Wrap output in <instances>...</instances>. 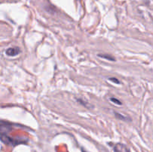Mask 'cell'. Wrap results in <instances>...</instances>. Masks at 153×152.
I'll return each mask as SVG.
<instances>
[{"instance_id":"cell-1","label":"cell","mask_w":153,"mask_h":152,"mask_svg":"<svg viewBox=\"0 0 153 152\" xmlns=\"http://www.w3.org/2000/svg\"><path fill=\"white\" fill-rule=\"evenodd\" d=\"M13 125L6 121L0 120V140L4 144L10 146L18 145L20 144H26L28 139L23 138H14L9 136L13 131Z\"/></svg>"},{"instance_id":"cell-2","label":"cell","mask_w":153,"mask_h":152,"mask_svg":"<svg viewBox=\"0 0 153 152\" xmlns=\"http://www.w3.org/2000/svg\"><path fill=\"white\" fill-rule=\"evenodd\" d=\"M21 52V49L19 47H10L8 48L7 50L5 51V53L7 56L10 57H15L16 55H19Z\"/></svg>"},{"instance_id":"cell-3","label":"cell","mask_w":153,"mask_h":152,"mask_svg":"<svg viewBox=\"0 0 153 152\" xmlns=\"http://www.w3.org/2000/svg\"><path fill=\"white\" fill-rule=\"evenodd\" d=\"M114 152H130V150L126 145L123 143H117L114 146Z\"/></svg>"},{"instance_id":"cell-4","label":"cell","mask_w":153,"mask_h":152,"mask_svg":"<svg viewBox=\"0 0 153 152\" xmlns=\"http://www.w3.org/2000/svg\"><path fill=\"white\" fill-rule=\"evenodd\" d=\"M98 57H100V58H104V59H106L108 60V61H116V59L114 58V57H113L112 55H97Z\"/></svg>"},{"instance_id":"cell-5","label":"cell","mask_w":153,"mask_h":152,"mask_svg":"<svg viewBox=\"0 0 153 152\" xmlns=\"http://www.w3.org/2000/svg\"><path fill=\"white\" fill-rule=\"evenodd\" d=\"M114 115H115V116H116L117 119H120V120H123V121H127V122H128V121L130 120L129 118H128V117H126V116H123V115L120 114V113H116V112H115V113H114Z\"/></svg>"},{"instance_id":"cell-6","label":"cell","mask_w":153,"mask_h":152,"mask_svg":"<svg viewBox=\"0 0 153 152\" xmlns=\"http://www.w3.org/2000/svg\"><path fill=\"white\" fill-rule=\"evenodd\" d=\"M110 101H111V102L114 103V104H117V105H122V102H121L119 99H117V98H111Z\"/></svg>"},{"instance_id":"cell-7","label":"cell","mask_w":153,"mask_h":152,"mask_svg":"<svg viewBox=\"0 0 153 152\" xmlns=\"http://www.w3.org/2000/svg\"><path fill=\"white\" fill-rule=\"evenodd\" d=\"M108 80L114 83H117V84H120V81L117 78H116V77H109Z\"/></svg>"},{"instance_id":"cell-8","label":"cell","mask_w":153,"mask_h":152,"mask_svg":"<svg viewBox=\"0 0 153 152\" xmlns=\"http://www.w3.org/2000/svg\"><path fill=\"white\" fill-rule=\"evenodd\" d=\"M77 101L79 103V104H82V105H84L85 106V107H88V104H87L86 102H85V101H83V100L82 99H80V98H78L77 99Z\"/></svg>"},{"instance_id":"cell-9","label":"cell","mask_w":153,"mask_h":152,"mask_svg":"<svg viewBox=\"0 0 153 152\" xmlns=\"http://www.w3.org/2000/svg\"><path fill=\"white\" fill-rule=\"evenodd\" d=\"M82 152H86V151H85V150H84V149H83V148H82Z\"/></svg>"}]
</instances>
